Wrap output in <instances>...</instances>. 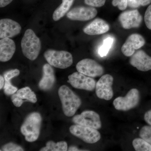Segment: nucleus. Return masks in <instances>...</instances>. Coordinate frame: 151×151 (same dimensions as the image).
Returning a JSON list of instances; mask_svg holds the SVG:
<instances>
[{
	"label": "nucleus",
	"mask_w": 151,
	"mask_h": 151,
	"mask_svg": "<svg viewBox=\"0 0 151 151\" xmlns=\"http://www.w3.org/2000/svg\"><path fill=\"white\" fill-rule=\"evenodd\" d=\"M58 94L64 114L68 117L74 116L81 104L80 97L65 85L60 87Z\"/></svg>",
	"instance_id": "nucleus-1"
},
{
	"label": "nucleus",
	"mask_w": 151,
	"mask_h": 151,
	"mask_svg": "<svg viewBox=\"0 0 151 151\" xmlns=\"http://www.w3.org/2000/svg\"><path fill=\"white\" fill-rule=\"evenodd\" d=\"M42 121L40 114L37 112L30 113L26 117L21 127V132L26 140L32 142L37 139L40 134Z\"/></svg>",
	"instance_id": "nucleus-2"
},
{
	"label": "nucleus",
	"mask_w": 151,
	"mask_h": 151,
	"mask_svg": "<svg viewBox=\"0 0 151 151\" xmlns=\"http://www.w3.org/2000/svg\"><path fill=\"white\" fill-rule=\"evenodd\" d=\"M21 45L23 54L31 60H35L37 58L41 48L40 40L31 29L25 32Z\"/></svg>",
	"instance_id": "nucleus-3"
},
{
	"label": "nucleus",
	"mask_w": 151,
	"mask_h": 151,
	"mask_svg": "<svg viewBox=\"0 0 151 151\" xmlns=\"http://www.w3.org/2000/svg\"><path fill=\"white\" fill-rule=\"evenodd\" d=\"M44 56L49 64L57 68L65 69L73 63L72 55L68 51L49 49L45 52Z\"/></svg>",
	"instance_id": "nucleus-4"
},
{
	"label": "nucleus",
	"mask_w": 151,
	"mask_h": 151,
	"mask_svg": "<svg viewBox=\"0 0 151 151\" xmlns=\"http://www.w3.org/2000/svg\"><path fill=\"white\" fill-rule=\"evenodd\" d=\"M140 96L137 89H131L125 97H119L113 101L115 109L118 111H126L137 106L139 103Z\"/></svg>",
	"instance_id": "nucleus-5"
},
{
	"label": "nucleus",
	"mask_w": 151,
	"mask_h": 151,
	"mask_svg": "<svg viewBox=\"0 0 151 151\" xmlns=\"http://www.w3.org/2000/svg\"><path fill=\"white\" fill-rule=\"evenodd\" d=\"M69 130L71 134L89 144L97 142L101 139L100 132L94 128L76 124L70 126Z\"/></svg>",
	"instance_id": "nucleus-6"
},
{
	"label": "nucleus",
	"mask_w": 151,
	"mask_h": 151,
	"mask_svg": "<svg viewBox=\"0 0 151 151\" xmlns=\"http://www.w3.org/2000/svg\"><path fill=\"white\" fill-rule=\"evenodd\" d=\"M74 124L84 127L99 129L102 127L100 116L93 111H84L79 115H76L72 119Z\"/></svg>",
	"instance_id": "nucleus-7"
},
{
	"label": "nucleus",
	"mask_w": 151,
	"mask_h": 151,
	"mask_svg": "<svg viewBox=\"0 0 151 151\" xmlns=\"http://www.w3.org/2000/svg\"><path fill=\"white\" fill-rule=\"evenodd\" d=\"M76 70L80 72L91 77L101 76L104 73V68L95 60L89 58L80 60L76 65Z\"/></svg>",
	"instance_id": "nucleus-8"
},
{
	"label": "nucleus",
	"mask_w": 151,
	"mask_h": 151,
	"mask_svg": "<svg viewBox=\"0 0 151 151\" xmlns=\"http://www.w3.org/2000/svg\"><path fill=\"white\" fill-rule=\"evenodd\" d=\"M113 76L110 74H105L101 76L95 87L96 95L98 98L106 100H111L113 98Z\"/></svg>",
	"instance_id": "nucleus-9"
},
{
	"label": "nucleus",
	"mask_w": 151,
	"mask_h": 151,
	"mask_svg": "<svg viewBox=\"0 0 151 151\" xmlns=\"http://www.w3.org/2000/svg\"><path fill=\"white\" fill-rule=\"evenodd\" d=\"M68 82L76 89L92 91L96 87L94 79L78 71L68 76Z\"/></svg>",
	"instance_id": "nucleus-10"
},
{
	"label": "nucleus",
	"mask_w": 151,
	"mask_h": 151,
	"mask_svg": "<svg viewBox=\"0 0 151 151\" xmlns=\"http://www.w3.org/2000/svg\"><path fill=\"white\" fill-rule=\"evenodd\" d=\"M119 22L123 28L129 29L139 27L142 21V17L137 10L125 11L120 14Z\"/></svg>",
	"instance_id": "nucleus-11"
},
{
	"label": "nucleus",
	"mask_w": 151,
	"mask_h": 151,
	"mask_svg": "<svg viewBox=\"0 0 151 151\" xmlns=\"http://www.w3.org/2000/svg\"><path fill=\"white\" fill-rule=\"evenodd\" d=\"M97 14V9L92 6H77L72 9L66 14L72 20L86 21L94 18Z\"/></svg>",
	"instance_id": "nucleus-12"
},
{
	"label": "nucleus",
	"mask_w": 151,
	"mask_h": 151,
	"mask_svg": "<svg viewBox=\"0 0 151 151\" xmlns=\"http://www.w3.org/2000/svg\"><path fill=\"white\" fill-rule=\"evenodd\" d=\"M145 38L139 34H133L129 37L122 45V51L125 56H132L135 50L139 49L145 44Z\"/></svg>",
	"instance_id": "nucleus-13"
},
{
	"label": "nucleus",
	"mask_w": 151,
	"mask_h": 151,
	"mask_svg": "<svg viewBox=\"0 0 151 151\" xmlns=\"http://www.w3.org/2000/svg\"><path fill=\"white\" fill-rule=\"evenodd\" d=\"M129 62L131 65L140 71L151 70V57L144 50H138L135 52L131 57Z\"/></svg>",
	"instance_id": "nucleus-14"
},
{
	"label": "nucleus",
	"mask_w": 151,
	"mask_h": 151,
	"mask_svg": "<svg viewBox=\"0 0 151 151\" xmlns=\"http://www.w3.org/2000/svg\"><path fill=\"white\" fill-rule=\"evenodd\" d=\"M22 27L18 23L9 19L0 20V38L13 37L20 32Z\"/></svg>",
	"instance_id": "nucleus-15"
},
{
	"label": "nucleus",
	"mask_w": 151,
	"mask_h": 151,
	"mask_svg": "<svg viewBox=\"0 0 151 151\" xmlns=\"http://www.w3.org/2000/svg\"><path fill=\"white\" fill-rule=\"evenodd\" d=\"M110 29V26L105 20L97 18L87 25L83 29V32L89 35H99L107 32Z\"/></svg>",
	"instance_id": "nucleus-16"
},
{
	"label": "nucleus",
	"mask_w": 151,
	"mask_h": 151,
	"mask_svg": "<svg viewBox=\"0 0 151 151\" xmlns=\"http://www.w3.org/2000/svg\"><path fill=\"white\" fill-rule=\"evenodd\" d=\"M16 50L14 42L9 38L1 39L0 40V61L5 62L12 58Z\"/></svg>",
	"instance_id": "nucleus-17"
},
{
	"label": "nucleus",
	"mask_w": 151,
	"mask_h": 151,
	"mask_svg": "<svg viewBox=\"0 0 151 151\" xmlns=\"http://www.w3.org/2000/svg\"><path fill=\"white\" fill-rule=\"evenodd\" d=\"M43 76L39 84V87L41 90L47 91L53 87L55 83V78L54 70L50 64L43 65Z\"/></svg>",
	"instance_id": "nucleus-18"
},
{
	"label": "nucleus",
	"mask_w": 151,
	"mask_h": 151,
	"mask_svg": "<svg viewBox=\"0 0 151 151\" xmlns=\"http://www.w3.org/2000/svg\"><path fill=\"white\" fill-rule=\"evenodd\" d=\"M73 0H62V3L55 10L52 15V19L57 21L64 16L72 5Z\"/></svg>",
	"instance_id": "nucleus-19"
},
{
	"label": "nucleus",
	"mask_w": 151,
	"mask_h": 151,
	"mask_svg": "<svg viewBox=\"0 0 151 151\" xmlns=\"http://www.w3.org/2000/svg\"><path fill=\"white\" fill-rule=\"evenodd\" d=\"M16 94L22 100H28L32 103H36L37 101L36 96L34 92H32L30 88L28 86L19 89Z\"/></svg>",
	"instance_id": "nucleus-20"
},
{
	"label": "nucleus",
	"mask_w": 151,
	"mask_h": 151,
	"mask_svg": "<svg viewBox=\"0 0 151 151\" xmlns=\"http://www.w3.org/2000/svg\"><path fill=\"white\" fill-rule=\"evenodd\" d=\"M68 150L67 143L64 141L55 143L49 141L46 143V146L42 148L40 151H66Z\"/></svg>",
	"instance_id": "nucleus-21"
},
{
	"label": "nucleus",
	"mask_w": 151,
	"mask_h": 151,
	"mask_svg": "<svg viewBox=\"0 0 151 151\" xmlns=\"http://www.w3.org/2000/svg\"><path fill=\"white\" fill-rule=\"evenodd\" d=\"M136 151H151V145L142 138H136L132 142Z\"/></svg>",
	"instance_id": "nucleus-22"
},
{
	"label": "nucleus",
	"mask_w": 151,
	"mask_h": 151,
	"mask_svg": "<svg viewBox=\"0 0 151 151\" xmlns=\"http://www.w3.org/2000/svg\"><path fill=\"white\" fill-rule=\"evenodd\" d=\"M114 39L111 37H107L104 40L103 45L100 47L98 53L101 57L106 56L112 47Z\"/></svg>",
	"instance_id": "nucleus-23"
},
{
	"label": "nucleus",
	"mask_w": 151,
	"mask_h": 151,
	"mask_svg": "<svg viewBox=\"0 0 151 151\" xmlns=\"http://www.w3.org/2000/svg\"><path fill=\"white\" fill-rule=\"evenodd\" d=\"M141 138L151 145V126H145L141 129L139 132Z\"/></svg>",
	"instance_id": "nucleus-24"
},
{
	"label": "nucleus",
	"mask_w": 151,
	"mask_h": 151,
	"mask_svg": "<svg viewBox=\"0 0 151 151\" xmlns=\"http://www.w3.org/2000/svg\"><path fill=\"white\" fill-rule=\"evenodd\" d=\"M151 0H128V6L132 8H137L150 4Z\"/></svg>",
	"instance_id": "nucleus-25"
},
{
	"label": "nucleus",
	"mask_w": 151,
	"mask_h": 151,
	"mask_svg": "<svg viewBox=\"0 0 151 151\" xmlns=\"http://www.w3.org/2000/svg\"><path fill=\"white\" fill-rule=\"evenodd\" d=\"M1 151H24V149L21 146L17 144L13 143H9L3 146Z\"/></svg>",
	"instance_id": "nucleus-26"
},
{
	"label": "nucleus",
	"mask_w": 151,
	"mask_h": 151,
	"mask_svg": "<svg viewBox=\"0 0 151 151\" xmlns=\"http://www.w3.org/2000/svg\"><path fill=\"white\" fill-rule=\"evenodd\" d=\"M4 89L5 94L9 95L14 94L18 90L16 87L12 85L9 81H5Z\"/></svg>",
	"instance_id": "nucleus-27"
},
{
	"label": "nucleus",
	"mask_w": 151,
	"mask_h": 151,
	"mask_svg": "<svg viewBox=\"0 0 151 151\" xmlns=\"http://www.w3.org/2000/svg\"><path fill=\"white\" fill-rule=\"evenodd\" d=\"M112 3L114 6H117L122 11L126 9L128 6V0H113Z\"/></svg>",
	"instance_id": "nucleus-28"
},
{
	"label": "nucleus",
	"mask_w": 151,
	"mask_h": 151,
	"mask_svg": "<svg viewBox=\"0 0 151 151\" xmlns=\"http://www.w3.org/2000/svg\"><path fill=\"white\" fill-rule=\"evenodd\" d=\"M20 73V71L17 69L8 70L4 73V78L6 81H10L12 78L17 76Z\"/></svg>",
	"instance_id": "nucleus-29"
},
{
	"label": "nucleus",
	"mask_w": 151,
	"mask_h": 151,
	"mask_svg": "<svg viewBox=\"0 0 151 151\" xmlns=\"http://www.w3.org/2000/svg\"><path fill=\"white\" fill-rule=\"evenodd\" d=\"M106 0H84V2L87 5L96 7L103 6L105 4Z\"/></svg>",
	"instance_id": "nucleus-30"
},
{
	"label": "nucleus",
	"mask_w": 151,
	"mask_h": 151,
	"mask_svg": "<svg viewBox=\"0 0 151 151\" xmlns=\"http://www.w3.org/2000/svg\"><path fill=\"white\" fill-rule=\"evenodd\" d=\"M144 19L147 27L151 30V4L146 10Z\"/></svg>",
	"instance_id": "nucleus-31"
},
{
	"label": "nucleus",
	"mask_w": 151,
	"mask_h": 151,
	"mask_svg": "<svg viewBox=\"0 0 151 151\" xmlns=\"http://www.w3.org/2000/svg\"><path fill=\"white\" fill-rule=\"evenodd\" d=\"M12 100L14 105L17 107H19L23 103V100L19 98L16 94H13L12 96Z\"/></svg>",
	"instance_id": "nucleus-32"
},
{
	"label": "nucleus",
	"mask_w": 151,
	"mask_h": 151,
	"mask_svg": "<svg viewBox=\"0 0 151 151\" xmlns=\"http://www.w3.org/2000/svg\"><path fill=\"white\" fill-rule=\"evenodd\" d=\"M144 119L147 124L151 126V110H149L145 113Z\"/></svg>",
	"instance_id": "nucleus-33"
},
{
	"label": "nucleus",
	"mask_w": 151,
	"mask_h": 151,
	"mask_svg": "<svg viewBox=\"0 0 151 151\" xmlns=\"http://www.w3.org/2000/svg\"><path fill=\"white\" fill-rule=\"evenodd\" d=\"M13 0H0V7L3 8L10 4Z\"/></svg>",
	"instance_id": "nucleus-34"
},
{
	"label": "nucleus",
	"mask_w": 151,
	"mask_h": 151,
	"mask_svg": "<svg viewBox=\"0 0 151 151\" xmlns=\"http://www.w3.org/2000/svg\"><path fill=\"white\" fill-rule=\"evenodd\" d=\"M5 78L3 77L2 76H0V89H2V88L4 86Z\"/></svg>",
	"instance_id": "nucleus-35"
},
{
	"label": "nucleus",
	"mask_w": 151,
	"mask_h": 151,
	"mask_svg": "<svg viewBox=\"0 0 151 151\" xmlns=\"http://www.w3.org/2000/svg\"><path fill=\"white\" fill-rule=\"evenodd\" d=\"M68 150L69 151H81L77 148L75 146H71V147H69V148L68 149Z\"/></svg>",
	"instance_id": "nucleus-36"
}]
</instances>
